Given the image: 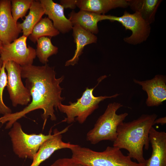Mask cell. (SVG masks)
Returning a JSON list of instances; mask_svg holds the SVG:
<instances>
[{
	"label": "cell",
	"mask_w": 166,
	"mask_h": 166,
	"mask_svg": "<svg viewBox=\"0 0 166 166\" xmlns=\"http://www.w3.org/2000/svg\"><path fill=\"white\" fill-rule=\"evenodd\" d=\"M22 78L25 79V86L30 92L32 100L22 110L7 114L0 117L2 124L7 122L5 128L12 126L14 123L30 112L37 109H42V118L44 127L47 119L56 120L54 114L59 105L65 99L61 96L63 88L60 84L64 78V76L57 78L54 68L46 64L42 66L33 65L21 66Z\"/></svg>",
	"instance_id": "cell-1"
},
{
	"label": "cell",
	"mask_w": 166,
	"mask_h": 166,
	"mask_svg": "<svg viewBox=\"0 0 166 166\" xmlns=\"http://www.w3.org/2000/svg\"><path fill=\"white\" fill-rule=\"evenodd\" d=\"M157 117L155 113L144 114L132 121L122 122L117 128L113 146L126 150L131 158L139 163L145 164L143 148L146 150L149 148V131Z\"/></svg>",
	"instance_id": "cell-2"
},
{
	"label": "cell",
	"mask_w": 166,
	"mask_h": 166,
	"mask_svg": "<svg viewBox=\"0 0 166 166\" xmlns=\"http://www.w3.org/2000/svg\"><path fill=\"white\" fill-rule=\"evenodd\" d=\"M69 149L72 152V158L85 166H145V164L133 161L121 149L113 146H108L101 152L77 144Z\"/></svg>",
	"instance_id": "cell-3"
},
{
	"label": "cell",
	"mask_w": 166,
	"mask_h": 166,
	"mask_svg": "<svg viewBox=\"0 0 166 166\" xmlns=\"http://www.w3.org/2000/svg\"><path fill=\"white\" fill-rule=\"evenodd\" d=\"M123 106L116 102L109 104L103 114L98 119L93 128L87 133V140L93 144L102 140L114 142L117 137L118 126L128 115L127 113H117L118 110Z\"/></svg>",
	"instance_id": "cell-4"
},
{
	"label": "cell",
	"mask_w": 166,
	"mask_h": 166,
	"mask_svg": "<svg viewBox=\"0 0 166 166\" xmlns=\"http://www.w3.org/2000/svg\"><path fill=\"white\" fill-rule=\"evenodd\" d=\"M106 77L104 76L100 78L98 84L93 88H86L81 97L77 99L76 102H69V105H63L62 103L59 105L57 109L66 115L62 122L71 124L77 121L80 124H83L87 117L98 108L100 102L107 98L116 97L120 95L117 93L109 96H94V89Z\"/></svg>",
	"instance_id": "cell-5"
},
{
	"label": "cell",
	"mask_w": 166,
	"mask_h": 166,
	"mask_svg": "<svg viewBox=\"0 0 166 166\" xmlns=\"http://www.w3.org/2000/svg\"><path fill=\"white\" fill-rule=\"evenodd\" d=\"M9 132L13 151L19 157L33 160L41 145L52 137V128L48 135L28 134L22 130L21 124L16 121Z\"/></svg>",
	"instance_id": "cell-6"
},
{
	"label": "cell",
	"mask_w": 166,
	"mask_h": 166,
	"mask_svg": "<svg viewBox=\"0 0 166 166\" xmlns=\"http://www.w3.org/2000/svg\"><path fill=\"white\" fill-rule=\"evenodd\" d=\"M108 20L118 22L126 30L132 31L131 36L124 39V41L128 44L134 45L140 44L146 41L150 34V25L137 12L130 14L125 11L121 16L108 15Z\"/></svg>",
	"instance_id": "cell-7"
},
{
	"label": "cell",
	"mask_w": 166,
	"mask_h": 166,
	"mask_svg": "<svg viewBox=\"0 0 166 166\" xmlns=\"http://www.w3.org/2000/svg\"><path fill=\"white\" fill-rule=\"evenodd\" d=\"M7 71V87L12 102L14 107L18 105H26L30 102L31 97L29 90L24 85L22 80L21 66L12 61L6 62Z\"/></svg>",
	"instance_id": "cell-8"
},
{
	"label": "cell",
	"mask_w": 166,
	"mask_h": 166,
	"mask_svg": "<svg viewBox=\"0 0 166 166\" xmlns=\"http://www.w3.org/2000/svg\"><path fill=\"white\" fill-rule=\"evenodd\" d=\"M27 38L22 35L10 43L3 44L0 58L3 62L12 61L21 66L33 65L36 57V50L27 46Z\"/></svg>",
	"instance_id": "cell-9"
},
{
	"label": "cell",
	"mask_w": 166,
	"mask_h": 166,
	"mask_svg": "<svg viewBox=\"0 0 166 166\" xmlns=\"http://www.w3.org/2000/svg\"><path fill=\"white\" fill-rule=\"evenodd\" d=\"M11 7V0H0V39L3 44L13 42L22 32L12 16Z\"/></svg>",
	"instance_id": "cell-10"
},
{
	"label": "cell",
	"mask_w": 166,
	"mask_h": 166,
	"mask_svg": "<svg viewBox=\"0 0 166 166\" xmlns=\"http://www.w3.org/2000/svg\"><path fill=\"white\" fill-rule=\"evenodd\" d=\"M133 81L142 86L147 94L146 101L148 107L157 106L166 100V77L165 76L156 75L153 78L144 81L135 79Z\"/></svg>",
	"instance_id": "cell-11"
},
{
	"label": "cell",
	"mask_w": 166,
	"mask_h": 166,
	"mask_svg": "<svg viewBox=\"0 0 166 166\" xmlns=\"http://www.w3.org/2000/svg\"><path fill=\"white\" fill-rule=\"evenodd\" d=\"M70 126L59 131L57 128L53 130V135L45 141L41 146L33 162L29 166H39L45 160L49 158L56 151L63 149L69 148L75 144L66 143L62 140L61 134L68 130Z\"/></svg>",
	"instance_id": "cell-12"
},
{
	"label": "cell",
	"mask_w": 166,
	"mask_h": 166,
	"mask_svg": "<svg viewBox=\"0 0 166 166\" xmlns=\"http://www.w3.org/2000/svg\"><path fill=\"white\" fill-rule=\"evenodd\" d=\"M149 136L152 152L150 157L146 160L145 166H166V133L152 126Z\"/></svg>",
	"instance_id": "cell-13"
},
{
	"label": "cell",
	"mask_w": 166,
	"mask_h": 166,
	"mask_svg": "<svg viewBox=\"0 0 166 166\" xmlns=\"http://www.w3.org/2000/svg\"><path fill=\"white\" fill-rule=\"evenodd\" d=\"M45 10V14L52 21L54 27L60 32L65 34L72 30L73 25L65 15L64 8L52 0H40Z\"/></svg>",
	"instance_id": "cell-14"
},
{
	"label": "cell",
	"mask_w": 166,
	"mask_h": 166,
	"mask_svg": "<svg viewBox=\"0 0 166 166\" xmlns=\"http://www.w3.org/2000/svg\"><path fill=\"white\" fill-rule=\"evenodd\" d=\"M69 19L73 26L75 25L79 26L94 34L99 32L98 23L108 19V15L100 14L81 10L77 12L73 11L69 14Z\"/></svg>",
	"instance_id": "cell-15"
},
{
	"label": "cell",
	"mask_w": 166,
	"mask_h": 166,
	"mask_svg": "<svg viewBox=\"0 0 166 166\" xmlns=\"http://www.w3.org/2000/svg\"><path fill=\"white\" fill-rule=\"evenodd\" d=\"M76 5L80 10L103 15L113 9L128 7L127 0H77Z\"/></svg>",
	"instance_id": "cell-16"
},
{
	"label": "cell",
	"mask_w": 166,
	"mask_h": 166,
	"mask_svg": "<svg viewBox=\"0 0 166 166\" xmlns=\"http://www.w3.org/2000/svg\"><path fill=\"white\" fill-rule=\"evenodd\" d=\"M73 36L76 44V49L73 57L65 63L66 66H73L77 64L79 57L83 53V50L86 45L96 43L97 38L95 34L85 30L77 25L73 26L72 28Z\"/></svg>",
	"instance_id": "cell-17"
},
{
	"label": "cell",
	"mask_w": 166,
	"mask_h": 166,
	"mask_svg": "<svg viewBox=\"0 0 166 166\" xmlns=\"http://www.w3.org/2000/svg\"><path fill=\"white\" fill-rule=\"evenodd\" d=\"M128 6L139 13L149 24L155 21V15L162 0H127Z\"/></svg>",
	"instance_id": "cell-18"
},
{
	"label": "cell",
	"mask_w": 166,
	"mask_h": 166,
	"mask_svg": "<svg viewBox=\"0 0 166 166\" xmlns=\"http://www.w3.org/2000/svg\"><path fill=\"white\" fill-rule=\"evenodd\" d=\"M28 14L22 23L17 22L19 28L23 36L27 38L31 33L34 26L45 14V10L39 0H33L30 8Z\"/></svg>",
	"instance_id": "cell-19"
},
{
	"label": "cell",
	"mask_w": 166,
	"mask_h": 166,
	"mask_svg": "<svg viewBox=\"0 0 166 166\" xmlns=\"http://www.w3.org/2000/svg\"><path fill=\"white\" fill-rule=\"evenodd\" d=\"M60 33L54 26L51 20L48 17H45L42 18L34 26L28 38L31 42L35 43L41 37H55Z\"/></svg>",
	"instance_id": "cell-20"
},
{
	"label": "cell",
	"mask_w": 166,
	"mask_h": 166,
	"mask_svg": "<svg viewBox=\"0 0 166 166\" xmlns=\"http://www.w3.org/2000/svg\"><path fill=\"white\" fill-rule=\"evenodd\" d=\"M37 42L36 56L41 63L47 64L49 61L48 58L58 53V48L52 44L51 39L47 37L40 38Z\"/></svg>",
	"instance_id": "cell-21"
},
{
	"label": "cell",
	"mask_w": 166,
	"mask_h": 166,
	"mask_svg": "<svg viewBox=\"0 0 166 166\" xmlns=\"http://www.w3.org/2000/svg\"><path fill=\"white\" fill-rule=\"evenodd\" d=\"M33 0H11V11L14 21L17 22L22 18L30 9Z\"/></svg>",
	"instance_id": "cell-22"
},
{
	"label": "cell",
	"mask_w": 166,
	"mask_h": 166,
	"mask_svg": "<svg viewBox=\"0 0 166 166\" xmlns=\"http://www.w3.org/2000/svg\"><path fill=\"white\" fill-rule=\"evenodd\" d=\"M6 62H3L0 71V114L3 115L12 113L11 110L4 103L3 93L7 84V76L5 68Z\"/></svg>",
	"instance_id": "cell-23"
},
{
	"label": "cell",
	"mask_w": 166,
	"mask_h": 166,
	"mask_svg": "<svg viewBox=\"0 0 166 166\" xmlns=\"http://www.w3.org/2000/svg\"><path fill=\"white\" fill-rule=\"evenodd\" d=\"M50 166H85L72 157L62 158L56 160Z\"/></svg>",
	"instance_id": "cell-24"
},
{
	"label": "cell",
	"mask_w": 166,
	"mask_h": 166,
	"mask_svg": "<svg viewBox=\"0 0 166 166\" xmlns=\"http://www.w3.org/2000/svg\"><path fill=\"white\" fill-rule=\"evenodd\" d=\"M77 0H61L60 4L64 8L74 9L77 6Z\"/></svg>",
	"instance_id": "cell-25"
},
{
	"label": "cell",
	"mask_w": 166,
	"mask_h": 166,
	"mask_svg": "<svg viewBox=\"0 0 166 166\" xmlns=\"http://www.w3.org/2000/svg\"><path fill=\"white\" fill-rule=\"evenodd\" d=\"M166 123V117L159 118L156 119L154 122V124H160L161 125L165 124Z\"/></svg>",
	"instance_id": "cell-26"
},
{
	"label": "cell",
	"mask_w": 166,
	"mask_h": 166,
	"mask_svg": "<svg viewBox=\"0 0 166 166\" xmlns=\"http://www.w3.org/2000/svg\"><path fill=\"white\" fill-rule=\"evenodd\" d=\"M2 45H3L0 39V56L1 50L2 48Z\"/></svg>",
	"instance_id": "cell-27"
},
{
	"label": "cell",
	"mask_w": 166,
	"mask_h": 166,
	"mask_svg": "<svg viewBox=\"0 0 166 166\" xmlns=\"http://www.w3.org/2000/svg\"><path fill=\"white\" fill-rule=\"evenodd\" d=\"M3 62V61L0 58V71L2 66Z\"/></svg>",
	"instance_id": "cell-28"
}]
</instances>
